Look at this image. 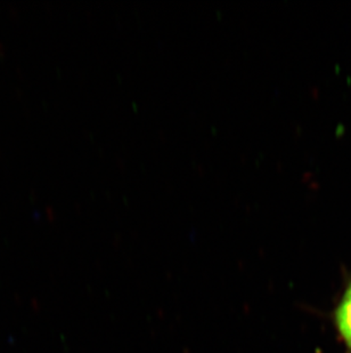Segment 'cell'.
I'll return each mask as SVG.
<instances>
[{"label": "cell", "mask_w": 351, "mask_h": 353, "mask_svg": "<svg viewBox=\"0 0 351 353\" xmlns=\"http://www.w3.org/2000/svg\"><path fill=\"white\" fill-rule=\"evenodd\" d=\"M335 323L342 340L351 350V283L335 311Z\"/></svg>", "instance_id": "1"}]
</instances>
